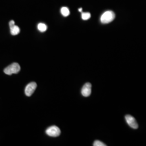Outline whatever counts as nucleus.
Returning a JSON list of instances; mask_svg holds the SVG:
<instances>
[{
    "mask_svg": "<svg viewBox=\"0 0 146 146\" xmlns=\"http://www.w3.org/2000/svg\"><path fill=\"white\" fill-rule=\"evenodd\" d=\"M94 146H106L105 143H104L103 142L99 141V140H97V141H95L94 144H93Z\"/></svg>",
    "mask_w": 146,
    "mask_h": 146,
    "instance_id": "9b49d317",
    "label": "nucleus"
},
{
    "mask_svg": "<svg viewBox=\"0 0 146 146\" xmlns=\"http://www.w3.org/2000/svg\"><path fill=\"white\" fill-rule=\"evenodd\" d=\"M9 24H10V27L13 26V25H15V23H14V21H11Z\"/></svg>",
    "mask_w": 146,
    "mask_h": 146,
    "instance_id": "f8f14e48",
    "label": "nucleus"
},
{
    "mask_svg": "<svg viewBox=\"0 0 146 146\" xmlns=\"http://www.w3.org/2000/svg\"><path fill=\"white\" fill-rule=\"evenodd\" d=\"M82 10H82V8H79V9H78V11H79V12H82Z\"/></svg>",
    "mask_w": 146,
    "mask_h": 146,
    "instance_id": "ddd939ff",
    "label": "nucleus"
},
{
    "mask_svg": "<svg viewBox=\"0 0 146 146\" xmlns=\"http://www.w3.org/2000/svg\"><path fill=\"white\" fill-rule=\"evenodd\" d=\"M10 32L12 35H17L19 34L20 33L19 27L16 26L15 25H13V26L10 27Z\"/></svg>",
    "mask_w": 146,
    "mask_h": 146,
    "instance_id": "0eeeda50",
    "label": "nucleus"
},
{
    "mask_svg": "<svg viewBox=\"0 0 146 146\" xmlns=\"http://www.w3.org/2000/svg\"><path fill=\"white\" fill-rule=\"evenodd\" d=\"M115 18V14L112 11H106L104 13L102 14L100 21L101 23L103 24H108L111 23L114 20Z\"/></svg>",
    "mask_w": 146,
    "mask_h": 146,
    "instance_id": "f257e3e1",
    "label": "nucleus"
},
{
    "mask_svg": "<svg viewBox=\"0 0 146 146\" xmlns=\"http://www.w3.org/2000/svg\"><path fill=\"white\" fill-rule=\"evenodd\" d=\"M61 13L62 14V16L66 17V16H69V14H70V10L66 7H62L61 8Z\"/></svg>",
    "mask_w": 146,
    "mask_h": 146,
    "instance_id": "1a4fd4ad",
    "label": "nucleus"
},
{
    "mask_svg": "<svg viewBox=\"0 0 146 146\" xmlns=\"http://www.w3.org/2000/svg\"><path fill=\"white\" fill-rule=\"evenodd\" d=\"M125 120L127 121L128 125L129 127L133 128L134 129H137L138 128V124L137 123L135 118L131 115H127L125 116Z\"/></svg>",
    "mask_w": 146,
    "mask_h": 146,
    "instance_id": "39448f33",
    "label": "nucleus"
},
{
    "mask_svg": "<svg viewBox=\"0 0 146 146\" xmlns=\"http://www.w3.org/2000/svg\"><path fill=\"white\" fill-rule=\"evenodd\" d=\"M81 94L84 97H89L91 94V84L87 83L84 85L81 90Z\"/></svg>",
    "mask_w": 146,
    "mask_h": 146,
    "instance_id": "423d86ee",
    "label": "nucleus"
},
{
    "mask_svg": "<svg viewBox=\"0 0 146 146\" xmlns=\"http://www.w3.org/2000/svg\"><path fill=\"white\" fill-rule=\"evenodd\" d=\"M45 132H46L47 135L53 137H58L60 135V133H61L60 129L58 127H56V126H52V127H49Z\"/></svg>",
    "mask_w": 146,
    "mask_h": 146,
    "instance_id": "7ed1b4c3",
    "label": "nucleus"
},
{
    "mask_svg": "<svg viewBox=\"0 0 146 146\" xmlns=\"http://www.w3.org/2000/svg\"><path fill=\"white\" fill-rule=\"evenodd\" d=\"M36 88V83L35 82L29 83L25 88V94L27 96H31Z\"/></svg>",
    "mask_w": 146,
    "mask_h": 146,
    "instance_id": "20e7f679",
    "label": "nucleus"
},
{
    "mask_svg": "<svg viewBox=\"0 0 146 146\" xmlns=\"http://www.w3.org/2000/svg\"><path fill=\"white\" fill-rule=\"evenodd\" d=\"M21 70V66L18 63L14 62L10 64L4 69V72L8 75H11L12 74H17Z\"/></svg>",
    "mask_w": 146,
    "mask_h": 146,
    "instance_id": "f03ea898",
    "label": "nucleus"
},
{
    "mask_svg": "<svg viewBox=\"0 0 146 146\" xmlns=\"http://www.w3.org/2000/svg\"><path fill=\"white\" fill-rule=\"evenodd\" d=\"M81 17L82 19L84 21H87L91 18V14L89 12H83V13H82Z\"/></svg>",
    "mask_w": 146,
    "mask_h": 146,
    "instance_id": "9d476101",
    "label": "nucleus"
},
{
    "mask_svg": "<svg viewBox=\"0 0 146 146\" xmlns=\"http://www.w3.org/2000/svg\"><path fill=\"white\" fill-rule=\"evenodd\" d=\"M37 28H38V30H39L40 32L43 33L46 31L47 27L46 26V25H45L44 23H39V25H38Z\"/></svg>",
    "mask_w": 146,
    "mask_h": 146,
    "instance_id": "6e6552de",
    "label": "nucleus"
}]
</instances>
